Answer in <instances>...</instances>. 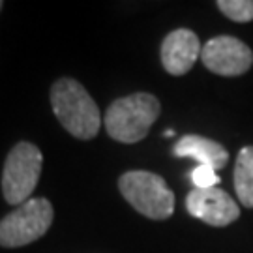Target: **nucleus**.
Here are the masks:
<instances>
[{"mask_svg": "<svg viewBox=\"0 0 253 253\" xmlns=\"http://www.w3.org/2000/svg\"><path fill=\"white\" fill-rule=\"evenodd\" d=\"M163 135H165V137H172V135H174V131H172V129H165V133H163Z\"/></svg>", "mask_w": 253, "mask_h": 253, "instance_id": "obj_13", "label": "nucleus"}, {"mask_svg": "<svg viewBox=\"0 0 253 253\" xmlns=\"http://www.w3.org/2000/svg\"><path fill=\"white\" fill-rule=\"evenodd\" d=\"M205 68L223 77H236L246 73L253 64L252 49L242 40L233 36H216L208 40L201 51Z\"/></svg>", "mask_w": 253, "mask_h": 253, "instance_id": "obj_6", "label": "nucleus"}, {"mask_svg": "<svg viewBox=\"0 0 253 253\" xmlns=\"http://www.w3.org/2000/svg\"><path fill=\"white\" fill-rule=\"evenodd\" d=\"M53 205L45 197L28 199L0 219V246L21 248L40 240L53 223Z\"/></svg>", "mask_w": 253, "mask_h": 253, "instance_id": "obj_5", "label": "nucleus"}, {"mask_svg": "<svg viewBox=\"0 0 253 253\" xmlns=\"http://www.w3.org/2000/svg\"><path fill=\"white\" fill-rule=\"evenodd\" d=\"M43 156L32 143H17L9 150L2 171V193L9 205H23L30 199L40 182Z\"/></svg>", "mask_w": 253, "mask_h": 253, "instance_id": "obj_4", "label": "nucleus"}, {"mask_svg": "<svg viewBox=\"0 0 253 253\" xmlns=\"http://www.w3.org/2000/svg\"><path fill=\"white\" fill-rule=\"evenodd\" d=\"M186 208L193 217L212 227H225L240 216L236 201L221 188H193L186 197Z\"/></svg>", "mask_w": 253, "mask_h": 253, "instance_id": "obj_7", "label": "nucleus"}, {"mask_svg": "<svg viewBox=\"0 0 253 253\" xmlns=\"http://www.w3.org/2000/svg\"><path fill=\"white\" fill-rule=\"evenodd\" d=\"M122 197L139 214L150 219H167L174 212V193L160 174L150 171H127L118 180Z\"/></svg>", "mask_w": 253, "mask_h": 253, "instance_id": "obj_3", "label": "nucleus"}, {"mask_svg": "<svg viewBox=\"0 0 253 253\" xmlns=\"http://www.w3.org/2000/svg\"><path fill=\"white\" fill-rule=\"evenodd\" d=\"M172 154L176 158H191L199 165H208L212 169H223L229 162V152L221 143L207 139L203 135H184L178 139V143L172 148Z\"/></svg>", "mask_w": 253, "mask_h": 253, "instance_id": "obj_9", "label": "nucleus"}, {"mask_svg": "<svg viewBox=\"0 0 253 253\" xmlns=\"http://www.w3.org/2000/svg\"><path fill=\"white\" fill-rule=\"evenodd\" d=\"M2 6H4V4H2V2H0V9H2Z\"/></svg>", "mask_w": 253, "mask_h": 253, "instance_id": "obj_14", "label": "nucleus"}, {"mask_svg": "<svg viewBox=\"0 0 253 253\" xmlns=\"http://www.w3.org/2000/svg\"><path fill=\"white\" fill-rule=\"evenodd\" d=\"M191 182L195 184V188L208 190V188H214L219 184V176H217L216 169H212L208 165H197L191 171Z\"/></svg>", "mask_w": 253, "mask_h": 253, "instance_id": "obj_12", "label": "nucleus"}, {"mask_svg": "<svg viewBox=\"0 0 253 253\" xmlns=\"http://www.w3.org/2000/svg\"><path fill=\"white\" fill-rule=\"evenodd\" d=\"M235 190L246 208H253V146H244L235 163Z\"/></svg>", "mask_w": 253, "mask_h": 253, "instance_id": "obj_10", "label": "nucleus"}, {"mask_svg": "<svg viewBox=\"0 0 253 253\" xmlns=\"http://www.w3.org/2000/svg\"><path fill=\"white\" fill-rule=\"evenodd\" d=\"M201 42L190 28L169 32L162 43V64L171 75H186L201 58Z\"/></svg>", "mask_w": 253, "mask_h": 253, "instance_id": "obj_8", "label": "nucleus"}, {"mask_svg": "<svg viewBox=\"0 0 253 253\" xmlns=\"http://www.w3.org/2000/svg\"><path fill=\"white\" fill-rule=\"evenodd\" d=\"M160 113L162 105L156 96L137 92L113 101L105 111L103 124L111 139L124 145H133L148 135Z\"/></svg>", "mask_w": 253, "mask_h": 253, "instance_id": "obj_2", "label": "nucleus"}, {"mask_svg": "<svg viewBox=\"0 0 253 253\" xmlns=\"http://www.w3.org/2000/svg\"><path fill=\"white\" fill-rule=\"evenodd\" d=\"M51 107L64 129L73 137L88 141L98 135L101 126L100 109L81 83L70 77L53 83Z\"/></svg>", "mask_w": 253, "mask_h": 253, "instance_id": "obj_1", "label": "nucleus"}, {"mask_svg": "<svg viewBox=\"0 0 253 253\" xmlns=\"http://www.w3.org/2000/svg\"><path fill=\"white\" fill-rule=\"evenodd\" d=\"M217 8L235 23L253 21V0H217Z\"/></svg>", "mask_w": 253, "mask_h": 253, "instance_id": "obj_11", "label": "nucleus"}]
</instances>
